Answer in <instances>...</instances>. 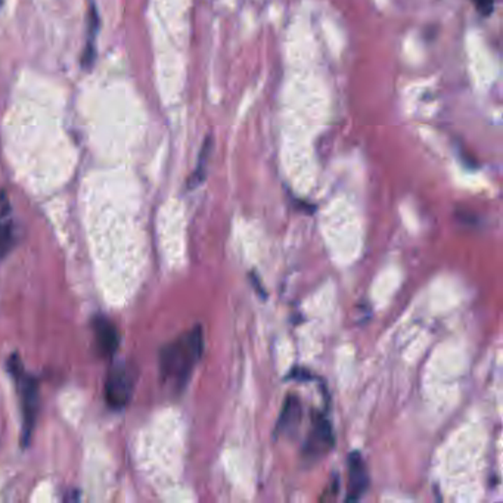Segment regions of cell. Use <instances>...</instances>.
Listing matches in <instances>:
<instances>
[{
  "label": "cell",
  "instance_id": "cell-1",
  "mask_svg": "<svg viewBox=\"0 0 503 503\" xmlns=\"http://www.w3.org/2000/svg\"><path fill=\"white\" fill-rule=\"evenodd\" d=\"M204 350V336L199 326H195L160 353V372L162 379L176 390H182L201 359Z\"/></svg>",
  "mask_w": 503,
  "mask_h": 503
},
{
  "label": "cell",
  "instance_id": "cell-2",
  "mask_svg": "<svg viewBox=\"0 0 503 503\" xmlns=\"http://www.w3.org/2000/svg\"><path fill=\"white\" fill-rule=\"evenodd\" d=\"M134 385V375L126 364H117L110 371L105 383V399L113 409H123L130 402Z\"/></svg>",
  "mask_w": 503,
  "mask_h": 503
},
{
  "label": "cell",
  "instance_id": "cell-3",
  "mask_svg": "<svg viewBox=\"0 0 503 503\" xmlns=\"http://www.w3.org/2000/svg\"><path fill=\"white\" fill-rule=\"evenodd\" d=\"M17 383L20 385V396H21V407H22V446H27L30 441V437L34 430V420L37 416V407H38V385L37 381L25 375L24 371L15 376Z\"/></svg>",
  "mask_w": 503,
  "mask_h": 503
},
{
  "label": "cell",
  "instance_id": "cell-4",
  "mask_svg": "<svg viewBox=\"0 0 503 503\" xmlns=\"http://www.w3.org/2000/svg\"><path fill=\"white\" fill-rule=\"evenodd\" d=\"M332 446L334 436L330 420L326 419L325 415L316 413L313 420H311V427L303 448V455L306 459L313 462L328 453Z\"/></svg>",
  "mask_w": 503,
  "mask_h": 503
},
{
  "label": "cell",
  "instance_id": "cell-5",
  "mask_svg": "<svg viewBox=\"0 0 503 503\" xmlns=\"http://www.w3.org/2000/svg\"><path fill=\"white\" fill-rule=\"evenodd\" d=\"M369 486L368 468L359 452L348 455V487H347V502L360 500Z\"/></svg>",
  "mask_w": 503,
  "mask_h": 503
},
{
  "label": "cell",
  "instance_id": "cell-6",
  "mask_svg": "<svg viewBox=\"0 0 503 503\" xmlns=\"http://www.w3.org/2000/svg\"><path fill=\"white\" fill-rule=\"evenodd\" d=\"M93 332L101 355L105 357L113 356L120 346V335L114 323L106 318H97L93 320Z\"/></svg>",
  "mask_w": 503,
  "mask_h": 503
},
{
  "label": "cell",
  "instance_id": "cell-7",
  "mask_svg": "<svg viewBox=\"0 0 503 503\" xmlns=\"http://www.w3.org/2000/svg\"><path fill=\"white\" fill-rule=\"evenodd\" d=\"M302 413L303 407L300 399L295 394H290L283 403L281 416L278 419L276 432L279 436H291V434H294L302 423Z\"/></svg>",
  "mask_w": 503,
  "mask_h": 503
},
{
  "label": "cell",
  "instance_id": "cell-8",
  "mask_svg": "<svg viewBox=\"0 0 503 503\" xmlns=\"http://www.w3.org/2000/svg\"><path fill=\"white\" fill-rule=\"evenodd\" d=\"M87 38H86V46H85V52H83V58H81V62H83V66L86 70H90L94 58H97V36H98V29H99V17H98V9L94 8V5H90V10H89V18H87Z\"/></svg>",
  "mask_w": 503,
  "mask_h": 503
},
{
  "label": "cell",
  "instance_id": "cell-9",
  "mask_svg": "<svg viewBox=\"0 0 503 503\" xmlns=\"http://www.w3.org/2000/svg\"><path fill=\"white\" fill-rule=\"evenodd\" d=\"M211 149H213V139H211V136H207L206 142H204V145L201 148V153H199L198 162H197V169H195V171L192 173V176H190V179H189V183H187L189 189H194V187L199 186L204 182V179H206V173H207V166H208Z\"/></svg>",
  "mask_w": 503,
  "mask_h": 503
},
{
  "label": "cell",
  "instance_id": "cell-10",
  "mask_svg": "<svg viewBox=\"0 0 503 503\" xmlns=\"http://www.w3.org/2000/svg\"><path fill=\"white\" fill-rule=\"evenodd\" d=\"M12 242H13V235H12L10 225L0 220V254L6 253L12 247Z\"/></svg>",
  "mask_w": 503,
  "mask_h": 503
},
{
  "label": "cell",
  "instance_id": "cell-11",
  "mask_svg": "<svg viewBox=\"0 0 503 503\" xmlns=\"http://www.w3.org/2000/svg\"><path fill=\"white\" fill-rule=\"evenodd\" d=\"M474 2L477 3L479 10L483 13V15H490L493 10L495 0H474Z\"/></svg>",
  "mask_w": 503,
  "mask_h": 503
},
{
  "label": "cell",
  "instance_id": "cell-12",
  "mask_svg": "<svg viewBox=\"0 0 503 503\" xmlns=\"http://www.w3.org/2000/svg\"><path fill=\"white\" fill-rule=\"evenodd\" d=\"M0 2H2V0H0Z\"/></svg>",
  "mask_w": 503,
  "mask_h": 503
}]
</instances>
